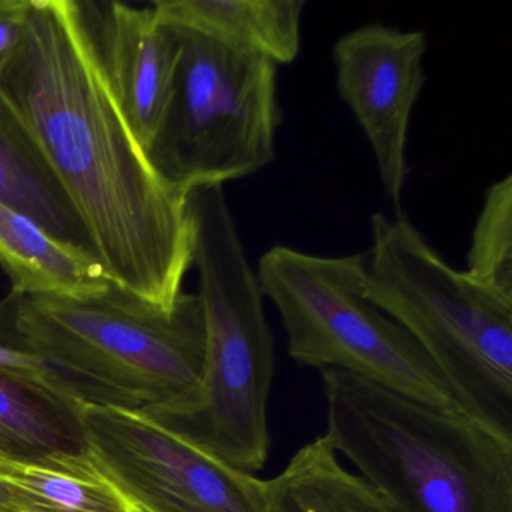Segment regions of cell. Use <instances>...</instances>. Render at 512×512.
<instances>
[{
  "instance_id": "cell-1",
  "label": "cell",
  "mask_w": 512,
  "mask_h": 512,
  "mask_svg": "<svg viewBox=\"0 0 512 512\" xmlns=\"http://www.w3.org/2000/svg\"><path fill=\"white\" fill-rule=\"evenodd\" d=\"M0 94L46 155L107 277L173 310L193 268L190 194L157 172L128 124L80 0H31Z\"/></svg>"
},
{
  "instance_id": "cell-2",
  "label": "cell",
  "mask_w": 512,
  "mask_h": 512,
  "mask_svg": "<svg viewBox=\"0 0 512 512\" xmlns=\"http://www.w3.org/2000/svg\"><path fill=\"white\" fill-rule=\"evenodd\" d=\"M323 436L395 512H512V437L347 371H320Z\"/></svg>"
},
{
  "instance_id": "cell-3",
  "label": "cell",
  "mask_w": 512,
  "mask_h": 512,
  "mask_svg": "<svg viewBox=\"0 0 512 512\" xmlns=\"http://www.w3.org/2000/svg\"><path fill=\"white\" fill-rule=\"evenodd\" d=\"M193 266L206 325V355L193 404L160 419L244 472L268 461V403L275 373L274 334L223 187L190 193Z\"/></svg>"
},
{
  "instance_id": "cell-4",
  "label": "cell",
  "mask_w": 512,
  "mask_h": 512,
  "mask_svg": "<svg viewBox=\"0 0 512 512\" xmlns=\"http://www.w3.org/2000/svg\"><path fill=\"white\" fill-rule=\"evenodd\" d=\"M8 296L23 341L110 404L160 419L190 409L206 355L197 293H182L173 310L115 284L88 298Z\"/></svg>"
},
{
  "instance_id": "cell-5",
  "label": "cell",
  "mask_w": 512,
  "mask_h": 512,
  "mask_svg": "<svg viewBox=\"0 0 512 512\" xmlns=\"http://www.w3.org/2000/svg\"><path fill=\"white\" fill-rule=\"evenodd\" d=\"M364 293L430 356L464 415L512 437V304L452 268L406 215L377 212Z\"/></svg>"
},
{
  "instance_id": "cell-6",
  "label": "cell",
  "mask_w": 512,
  "mask_h": 512,
  "mask_svg": "<svg viewBox=\"0 0 512 512\" xmlns=\"http://www.w3.org/2000/svg\"><path fill=\"white\" fill-rule=\"evenodd\" d=\"M256 274L263 296L277 308L293 361L347 371L428 406L460 410L430 356L365 296L362 253L326 257L277 245L260 257Z\"/></svg>"
},
{
  "instance_id": "cell-7",
  "label": "cell",
  "mask_w": 512,
  "mask_h": 512,
  "mask_svg": "<svg viewBox=\"0 0 512 512\" xmlns=\"http://www.w3.org/2000/svg\"><path fill=\"white\" fill-rule=\"evenodd\" d=\"M176 29L181 55L172 95L146 149L152 166L188 194L266 169L277 155L281 122L278 65Z\"/></svg>"
},
{
  "instance_id": "cell-8",
  "label": "cell",
  "mask_w": 512,
  "mask_h": 512,
  "mask_svg": "<svg viewBox=\"0 0 512 512\" xmlns=\"http://www.w3.org/2000/svg\"><path fill=\"white\" fill-rule=\"evenodd\" d=\"M79 419L92 460L142 512H269L266 481L145 410L88 403Z\"/></svg>"
},
{
  "instance_id": "cell-9",
  "label": "cell",
  "mask_w": 512,
  "mask_h": 512,
  "mask_svg": "<svg viewBox=\"0 0 512 512\" xmlns=\"http://www.w3.org/2000/svg\"><path fill=\"white\" fill-rule=\"evenodd\" d=\"M428 38L422 31L364 25L332 49L341 100L361 125L386 197L400 209L409 176L407 137L424 89Z\"/></svg>"
},
{
  "instance_id": "cell-10",
  "label": "cell",
  "mask_w": 512,
  "mask_h": 512,
  "mask_svg": "<svg viewBox=\"0 0 512 512\" xmlns=\"http://www.w3.org/2000/svg\"><path fill=\"white\" fill-rule=\"evenodd\" d=\"M80 5L110 88L146 151L175 85L178 29L163 22L152 5L95 0Z\"/></svg>"
},
{
  "instance_id": "cell-11",
  "label": "cell",
  "mask_w": 512,
  "mask_h": 512,
  "mask_svg": "<svg viewBox=\"0 0 512 512\" xmlns=\"http://www.w3.org/2000/svg\"><path fill=\"white\" fill-rule=\"evenodd\" d=\"M163 22L230 49L292 64L301 52L304 0H157Z\"/></svg>"
},
{
  "instance_id": "cell-12",
  "label": "cell",
  "mask_w": 512,
  "mask_h": 512,
  "mask_svg": "<svg viewBox=\"0 0 512 512\" xmlns=\"http://www.w3.org/2000/svg\"><path fill=\"white\" fill-rule=\"evenodd\" d=\"M0 268L19 296L88 298L112 280L95 257L59 241L32 218L0 203Z\"/></svg>"
},
{
  "instance_id": "cell-13",
  "label": "cell",
  "mask_w": 512,
  "mask_h": 512,
  "mask_svg": "<svg viewBox=\"0 0 512 512\" xmlns=\"http://www.w3.org/2000/svg\"><path fill=\"white\" fill-rule=\"evenodd\" d=\"M0 203L95 257L88 232L37 140L0 94ZM97 259V257H95Z\"/></svg>"
},
{
  "instance_id": "cell-14",
  "label": "cell",
  "mask_w": 512,
  "mask_h": 512,
  "mask_svg": "<svg viewBox=\"0 0 512 512\" xmlns=\"http://www.w3.org/2000/svg\"><path fill=\"white\" fill-rule=\"evenodd\" d=\"M0 506L11 512H142L89 452L32 461L0 457Z\"/></svg>"
},
{
  "instance_id": "cell-15",
  "label": "cell",
  "mask_w": 512,
  "mask_h": 512,
  "mask_svg": "<svg viewBox=\"0 0 512 512\" xmlns=\"http://www.w3.org/2000/svg\"><path fill=\"white\" fill-rule=\"evenodd\" d=\"M79 410L25 383L0 377V457L32 461L85 454Z\"/></svg>"
},
{
  "instance_id": "cell-16",
  "label": "cell",
  "mask_w": 512,
  "mask_h": 512,
  "mask_svg": "<svg viewBox=\"0 0 512 512\" xmlns=\"http://www.w3.org/2000/svg\"><path fill=\"white\" fill-rule=\"evenodd\" d=\"M467 277L512 304V175L490 185L473 227Z\"/></svg>"
},
{
  "instance_id": "cell-17",
  "label": "cell",
  "mask_w": 512,
  "mask_h": 512,
  "mask_svg": "<svg viewBox=\"0 0 512 512\" xmlns=\"http://www.w3.org/2000/svg\"><path fill=\"white\" fill-rule=\"evenodd\" d=\"M0 377L32 386L77 410L88 403L110 404L92 386L56 367L23 341L14 326L10 296L0 301Z\"/></svg>"
},
{
  "instance_id": "cell-18",
  "label": "cell",
  "mask_w": 512,
  "mask_h": 512,
  "mask_svg": "<svg viewBox=\"0 0 512 512\" xmlns=\"http://www.w3.org/2000/svg\"><path fill=\"white\" fill-rule=\"evenodd\" d=\"M31 0H0V76L19 50Z\"/></svg>"
},
{
  "instance_id": "cell-19",
  "label": "cell",
  "mask_w": 512,
  "mask_h": 512,
  "mask_svg": "<svg viewBox=\"0 0 512 512\" xmlns=\"http://www.w3.org/2000/svg\"><path fill=\"white\" fill-rule=\"evenodd\" d=\"M0 512H11L10 509L4 508V506H0Z\"/></svg>"
}]
</instances>
